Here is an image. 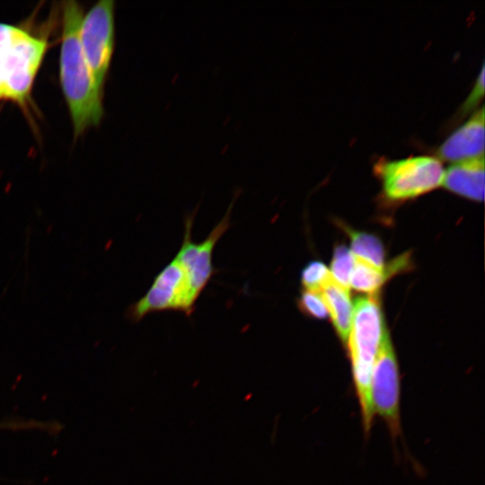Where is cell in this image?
<instances>
[{
  "instance_id": "cell-1",
  "label": "cell",
  "mask_w": 485,
  "mask_h": 485,
  "mask_svg": "<svg viewBox=\"0 0 485 485\" xmlns=\"http://www.w3.org/2000/svg\"><path fill=\"white\" fill-rule=\"evenodd\" d=\"M83 16L76 2L63 3L60 81L76 136L97 125L103 115V91L94 79L79 40Z\"/></svg>"
},
{
  "instance_id": "cell-2",
  "label": "cell",
  "mask_w": 485,
  "mask_h": 485,
  "mask_svg": "<svg viewBox=\"0 0 485 485\" xmlns=\"http://www.w3.org/2000/svg\"><path fill=\"white\" fill-rule=\"evenodd\" d=\"M386 331L377 297L375 295L357 297L353 304L347 344L355 393L366 436L370 434L375 419L370 391L372 372L380 343Z\"/></svg>"
},
{
  "instance_id": "cell-3",
  "label": "cell",
  "mask_w": 485,
  "mask_h": 485,
  "mask_svg": "<svg viewBox=\"0 0 485 485\" xmlns=\"http://www.w3.org/2000/svg\"><path fill=\"white\" fill-rule=\"evenodd\" d=\"M375 172L387 198L401 201L416 198L442 185L445 169L431 155H411L397 160H381Z\"/></svg>"
},
{
  "instance_id": "cell-4",
  "label": "cell",
  "mask_w": 485,
  "mask_h": 485,
  "mask_svg": "<svg viewBox=\"0 0 485 485\" xmlns=\"http://www.w3.org/2000/svg\"><path fill=\"white\" fill-rule=\"evenodd\" d=\"M47 49V42L21 29L10 47L3 53L2 97L19 104L28 100L34 78Z\"/></svg>"
},
{
  "instance_id": "cell-5",
  "label": "cell",
  "mask_w": 485,
  "mask_h": 485,
  "mask_svg": "<svg viewBox=\"0 0 485 485\" xmlns=\"http://www.w3.org/2000/svg\"><path fill=\"white\" fill-rule=\"evenodd\" d=\"M370 391L375 416L376 414L384 420L394 441L401 434V381L395 351L387 331L375 359Z\"/></svg>"
},
{
  "instance_id": "cell-6",
  "label": "cell",
  "mask_w": 485,
  "mask_h": 485,
  "mask_svg": "<svg viewBox=\"0 0 485 485\" xmlns=\"http://www.w3.org/2000/svg\"><path fill=\"white\" fill-rule=\"evenodd\" d=\"M233 205L234 202L229 205L219 223L200 242L192 240L195 212L185 217L182 242L174 259L181 267L191 295L196 301L216 272L213 264V252L216 243L231 225Z\"/></svg>"
},
{
  "instance_id": "cell-7",
  "label": "cell",
  "mask_w": 485,
  "mask_h": 485,
  "mask_svg": "<svg viewBox=\"0 0 485 485\" xmlns=\"http://www.w3.org/2000/svg\"><path fill=\"white\" fill-rule=\"evenodd\" d=\"M196 300L190 291L185 274L173 258L154 277L146 293L128 310L133 322L153 313L175 311L192 314Z\"/></svg>"
},
{
  "instance_id": "cell-8",
  "label": "cell",
  "mask_w": 485,
  "mask_h": 485,
  "mask_svg": "<svg viewBox=\"0 0 485 485\" xmlns=\"http://www.w3.org/2000/svg\"><path fill=\"white\" fill-rule=\"evenodd\" d=\"M79 40L94 79L103 91L114 47V2L101 0L83 16Z\"/></svg>"
},
{
  "instance_id": "cell-9",
  "label": "cell",
  "mask_w": 485,
  "mask_h": 485,
  "mask_svg": "<svg viewBox=\"0 0 485 485\" xmlns=\"http://www.w3.org/2000/svg\"><path fill=\"white\" fill-rule=\"evenodd\" d=\"M484 116L481 106L444 140L437 156L453 163L484 156Z\"/></svg>"
},
{
  "instance_id": "cell-10",
  "label": "cell",
  "mask_w": 485,
  "mask_h": 485,
  "mask_svg": "<svg viewBox=\"0 0 485 485\" xmlns=\"http://www.w3.org/2000/svg\"><path fill=\"white\" fill-rule=\"evenodd\" d=\"M484 174V156L456 162L445 169L442 185L451 192L482 201Z\"/></svg>"
},
{
  "instance_id": "cell-11",
  "label": "cell",
  "mask_w": 485,
  "mask_h": 485,
  "mask_svg": "<svg viewBox=\"0 0 485 485\" xmlns=\"http://www.w3.org/2000/svg\"><path fill=\"white\" fill-rule=\"evenodd\" d=\"M410 258L404 254L394 259L389 266L379 269L361 260L356 259L350 276L349 287L368 295H376L384 282L394 273H398L409 265Z\"/></svg>"
},
{
  "instance_id": "cell-12",
  "label": "cell",
  "mask_w": 485,
  "mask_h": 485,
  "mask_svg": "<svg viewBox=\"0 0 485 485\" xmlns=\"http://www.w3.org/2000/svg\"><path fill=\"white\" fill-rule=\"evenodd\" d=\"M322 295L333 326L343 343H347L353 314L349 289L331 279L322 289Z\"/></svg>"
},
{
  "instance_id": "cell-13",
  "label": "cell",
  "mask_w": 485,
  "mask_h": 485,
  "mask_svg": "<svg viewBox=\"0 0 485 485\" xmlns=\"http://www.w3.org/2000/svg\"><path fill=\"white\" fill-rule=\"evenodd\" d=\"M344 229L350 238V251L356 259L379 269L385 268L384 248L379 238L371 234L357 232L348 227Z\"/></svg>"
},
{
  "instance_id": "cell-14",
  "label": "cell",
  "mask_w": 485,
  "mask_h": 485,
  "mask_svg": "<svg viewBox=\"0 0 485 485\" xmlns=\"http://www.w3.org/2000/svg\"><path fill=\"white\" fill-rule=\"evenodd\" d=\"M356 258L349 249L344 245L335 248L330 274L333 281L349 289L350 276L355 265Z\"/></svg>"
},
{
  "instance_id": "cell-15",
  "label": "cell",
  "mask_w": 485,
  "mask_h": 485,
  "mask_svg": "<svg viewBox=\"0 0 485 485\" xmlns=\"http://www.w3.org/2000/svg\"><path fill=\"white\" fill-rule=\"evenodd\" d=\"M330 279V269L321 261H311L301 272V284L304 290L320 292Z\"/></svg>"
},
{
  "instance_id": "cell-16",
  "label": "cell",
  "mask_w": 485,
  "mask_h": 485,
  "mask_svg": "<svg viewBox=\"0 0 485 485\" xmlns=\"http://www.w3.org/2000/svg\"><path fill=\"white\" fill-rule=\"evenodd\" d=\"M298 308L306 315L324 319L328 314L322 292L304 290L297 300Z\"/></svg>"
},
{
  "instance_id": "cell-17",
  "label": "cell",
  "mask_w": 485,
  "mask_h": 485,
  "mask_svg": "<svg viewBox=\"0 0 485 485\" xmlns=\"http://www.w3.org/2000/svg\"><path fill=\"white\" fill-rule=\"evenodd\" d=\"M51 425L49 421H42L31 419L13 418L0 421V430H40L49 432Z\"/></svg>"
},
{
  "instance_id": "cell-18",
  "label": "cell",
  "mask_w": 485,
  "mask_h": 485,
  "mask_svg": "<svg viewBox=\"0 0 485 485\" xmlns=\"http://www.w3.org/2000/svg\"><path fill=\"white\" fill-rule=\"evenodd\" d=\"M484 94V66H481L480 74L464 101L460 107V113L465 114L477 107Z\"/></svg>"
},
{
  "instance_id": "cell-19",
  "label": "cell",
  "mask_w": 485,
  "mask_h": 485,
  "mask_svg": "<svg viewBox=\"0 0 485 485\" xmlns=\"http://www.w3.org/2000/svg\"><path fill=\"white\" fill-rule=\"evenodd\" d=\"M20 31L21 29L14 26L0 23V52L10 47Z\"/></svg>"
},
{
  "instance_id": "cell-20",
  "label": "cell",
  "mask_w": 485,
  "mask_h": 485,
  "mask_svg": "<svg viewBox=\"0 0 485 485\" xmlns=\"http://www.w3.org/2000/svg\"><path fill=\"white\" fill-rule=\"evenodd\" d=\"M4 52L0 53V98L2 97V91H3V75H2V67H1V58Z\"/></svg>"
},
{
  "instance_id": "cell-21",
  "label": "cell",
  "mask_w": 485,
  "mask_h": 485,
  "mask_svg": "<svg viewBox=\"0 0 485 485\" xmlns=\"http://www.w3.org/2000/svg\"><path fill=\"white\" fill-rule=\"evenodd\" d=\"M3 52H4V51H3ZM0 53H2V52H0Z\"/></svg>"
}]
</instances>
